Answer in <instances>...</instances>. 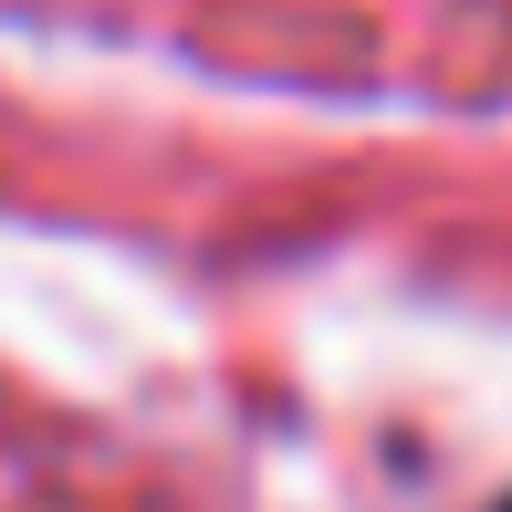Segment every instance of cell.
Wrapping results in <instances>:
<instances>
[{"mask_svg": "<svg viewBox=\"0 0 512 512\" xmlns=\"http://www.w3.org/2000/svg\"><path fill=\"white\" fill-rule=\"evenodd\" d=\"M502 512H512V502H502Z\"/></svg>", "mask_w": 512, "mask_h": 512, "instance_id": "obj_1", "label": "cell"}]
</instances>
